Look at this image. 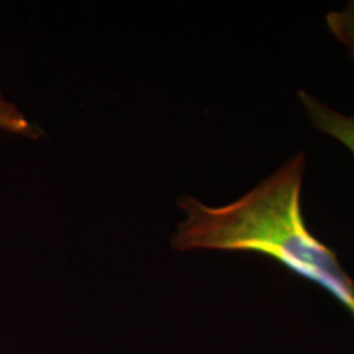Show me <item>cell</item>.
Here are the masks:
<instances>
[{
	"label": "cell",
	"mask_w": 354,
	"mask_h": 354,
	"mask_svg": "<svg viewBox=\"0 0 354 354\" xmlns=\"http://www.w3.org/2000/svg\"><path fill=\"white\" fill-rule=\"evenodd\" d=\"M305 169L307 156L297 153L227 205H207L192 196L179 197L177 207L184 218L177 225L171 246L179 253L214 250L271 258L330 292L354 317V281L333 251L305 223Z\"/></svg>",
	"instance_id": "1"
},
{
	"label": "cell",
	"mask_w": 354,
	"mask_h": 354,
	"mask_svg": "<svg viewBox=\"0 0 354 354\" xmlns=\"http://www.w3.org/2000/svg\"><path fill=\"white\" fill-rule=\"evenodd\" d=\"M297 97L310 123L318 131L342 143L354 156V112L342 113L305 91H299Z\"/></svg>",
	"instance_id": "2"
},
{
	"label": "cell",
	"mask_w": 354,
	"mask_h": 354,
	"mask_svg": "<svg viewBox=\"0 0 354 354\" xmlns=\"http://www.w3.org/2000/svg\"><path fill=\"white\" fill-rule=\"evenodd\" d=\"M0 131L15 133V135L32 140H38L41 136V130L30 122L21 113V110L10 104L2 94H0Z\"/></svg>",
	"instance_id": "3"
},
{
	"label": "cell",
	"mask_w": 354,
	"mask_h": 354,
	"mask_svg": "<svg viewBox=\"0 0 354 354\" xmlns=\"http://www.w3.org/2000/svg\"><path fill=\"white\" fill-rule=\"evenodd\" d=\"M326 26L331 35L346 48L349 57L354 61V0L339 10L326 13Z\"/></svg>",
	"instance_id": "4"
}]
</instances>
